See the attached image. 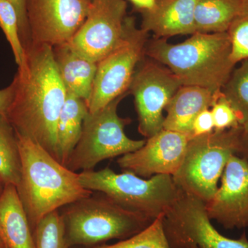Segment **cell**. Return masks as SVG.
<instances>
[{
  "label": "cell",
  "instance_id": "cell-1",
  "mask_svg": "<svg viewBox=\"0 0 248 248\" xmlns=\"http://www.w3.org/2000/svg\"><path fill=\"white\" fill-rule=\"evenodd\" d=\"M14 81L16 91L8 120L16 133L37 142L59 161L57 125L67 92L59 76L53 46H28Z\"/></svg>",
  "mask_w": 248,
  "mask_h": 248
},
{
  "label": "cell",
  "instance_id": "cell-2",
  "mask_svg": "<svg viewBox=\"0 0 248 248\" xmlns=\"http://www.w3.org/2000/svg\"><path fill=\"white\" fill-rule=\"evenodd\" d=\"M21 159L18 194L33 232L48 214L89 197L93 192L37 142L17 133Z\"/></svg>",
  "mask_w": 248,
  "mask_h": 248
},
{
  "label": "cell",
  "instance_id": "cell-3",
  "mask_svg": "<svg viewBox=\"0 0 248 248\" xmlns=\"http://www.w3.org/2000/svg\"><path fill=\"white\" fill-rule=\"evenodd\" d=\"M228 32H195L182 43L165 38L147 42L145 55L172 72L183 86H195L221 92L235 66Z\"/></svg>",
  "mask_w": 248,
  "mask_h": 248
},
{
  "label": "cell",
  "instance_id": "cell-4",
  "mask_svg": "<svg viewBox=\"0 0 248 248\" xmlns=\"http://www.w3.org/2000/svg\"><path fill=\"white\" fill-rule=\"evenodd\" d=\"M66 205L61 214L70 248L95 247L126 239L149 226L151 220L120 206L98 192Z\"/></svg>",
  "mask_w": 248,
  "mask_h": 248
},
{
  "label": "cell",
  "instance_id": "cell-5",
  "mask_svg": "<svg viewBox=\"0 0 248 248\" xmlns=\"http://www.w3.org/2000/svg\"><path fill=\"white\" fill-rule=\"evenodd\" d=\"M79 178L86 190L104 194L122 208L152 221L167 213L181 192L169 174L143 179L130 171L119 174L107 167L82 171Z\"/></svg>",
  "mask_w": 248,
  "mask_h": 248
},
{
  "label": "cell",
  "instance_id": "cell-6",
  "mask_svg": "<svg viewBox=\"0 0 248 248\" xmlns=\"http://www.w3.org/2000/svg\"><path fill=\"white\" fill-rule=\"evenodd\" d=\"M241 125L191 138L180 168L172 176L180 190L207 203L216 193L228 161L239 155Z\"/></svg>",
  "mask_w": 248,
  "mask_h": 248
},
{
  "label": "cell",
  "instance_id": "cell-7",
  "mask_svg": "<svg viewBox=\"0 0 248 248\" xmlns=\"http://www.w3.org/2000/svg\"><path fill=\"white\" fill-rule=\"evenodd\" d=\"M127 94L88 113L79 141L66 165L68 169L76 172L91 170L103 161L132 153L145 144L146 140H132L124 132L131 120L120 117L117 108Z\"/></svg>",
  "mask_w": 248,
  "mask_h": 248
},
{
  "label": "cell",
  "instance_id": "cell-8",
  "mask_svg": "<svg viewBox=\"0 0 248 248\" xmlns=\"http://www.w3.org/2000/svg\"><path fill=\"white\" fill-rule=\"evenodd\" d=\"M135 25L125 0H91L87 17L67 44L97 63L125 42Z\"/></svg>",
  "mask_w": 248,
  "mask_h": 248
},
{
  "label": "cell",
  "instance_id": "cell-9",
  "mask_svg": "<svg viewBox=\"0 0 248 248\" xmlns=\"http://www.w3.org/2000/svg\"><path fill=\"white\" fill-rule=\"evenodd\" d=\"M164 228L170 248H248L246 232L236 239L223 236L212 224L205 202L182 190L164 215Z\"/></svg>",
  "mask_w": 248,
  "mask_h": 248
},
{
  "label": "cell",
  "instance_id": "cell-10",
  "mask_svg": "<svg viewBox=\"0 0 248 248\" xmlns=\"http://www.w3.org/2000/svg\"><path fill=\"white\" fill-rule=\"evenodd\" d=\"M182 86L167 67L153 59L144 57L139 63L129 92L135 98L139 132L145 138H151L164 129L163 111Z\"/></svg>",
  "mask_w": 248,
  "mask_h": 248
},
{
  "label": "cell",
  "instance_id": "cell-11",
  "mask_svg": "<svg viewBox=\"0 0 248 248\" xmlns=\"http://www.w3.org/2000/svg\"><path fill=\"white\" fill-rule=\"evenodd\" d=\"M147 37L148 32L135 25L125 42L97 63L92 93L87 103L89 112L100 110L128 94L135 70L146 56Z\"/></svg>",
  "mask_w": 248,
  "mask_h": 248
},
{
  "label": "cell",
  "instance_id": "cell-12",
  "mask_svg": "<svg viewBox=\"0 0 248 248\" xmlns=\"http://www.w3.org/2000/svg\"><path fill=\"white\" fill-rule=\"evenodd\" d=\"M91 2V0H27L31 45L53 47L68 43L87 17Z\"/></svg>",
  "mask_w": 248,
  "mask_h": 248
},
{
  "label": "cell",
  "instance_id": "cell-13",
  "mask_svg": "<svg viewBox=\"0 0 248 248\" xmlns=\"http://www.w3.org/2000/svg\"><path fill=\"white\" fill-rule=\"evenodd\" d=\"M190 138L185 134L162 129L147 139L140 149L117 160L124 171H130L143 179L157 174L174 176L180 168Z\"/></svg>",
  "mask_w": 248,
  "mask_h": 248
},
{
  "label": "cell",
  "instance_id": "cell-14",
  "mask_svg": "<svg viewBox=\"0 0 248 248\" xmlns=\"http://www.w3.org/2000/svg\"><path fill=\"white\" fill-rule=\"evenodd\" d=\"M221 178V186L205 203L209 217L226 229L248 228V161L233 155Z\"/></svg>",
  "mask_w": 248,
  "mask_h": 248
},
{
  "label": "cell",
  "instance_id": "cell-15",
  "mask_svg": "<svg viewBox=\"0 0 248 248\" xmlns=\"http://www.w3.org/2000/svg\"><path fill=\"white\" fill-rule=\"evenodd\" d=\"M197 0H156L154 7L141 11V29L157 38L195 33V9Z\"/></svg>",
  "mask_w": 248,
  "mask_h": 248
},
{
  "label": "cell",
  "instance_id": "cell-16",
  "mask_svg": "<svg viewBox=\"0 0 248 248\" xmlns=\"http://www.w3.org/2000/svg\"><path fill=\"white\" fill-rule=\"evenodd\" d=\"M221 94V92L214 93L200 86H181L165 108L167 115L163 128L192 138V124L196 117L213 107Z\"/></svg>",
  "mask_w": 248,
  "mask_h": 248
},
{
  "label": "cell",
  "instance_id": "cell-17",
  "mask_svg": "<svg viewBox=\"0 0 248 248\" xmlns=\"http://www.w3.org/2000/svg\"><path fill=\"white\" fill-rule=\"evenodd\" d=\"M0 237L7 248H35L25 209L13 184L5 185L0 194Z\"/></svg>",
  "mask_w": 248,
  "mask_h": 248
},
{
  "label": "cell",
  "instance_id": "cell-18",
  "mask_svg": "<svg viewBox=\"0 0 248 248\" xmlns=\"http://www.w3.org/2000/svg\"><path fill=\"white\" fill-rule=\"evenodd\" d=\"M57 69L67 93L87 104L92 93L97 63L81 56L68 44L53 47Z\"/></svg>",
  "mask_w": 248,
  "mask_h": 248
},
{
  "label": "cell",
  "instance_id": "cell-19",
  "mask_svg": "<svg viewBox=\"0 0 248 248\" xmlns=\"http://www.w3.org/2000/svg\"><path fill=\"white\" fill-rule=\"evenodd\" d=\"M89 112L84 100L67 93L57 125L59 161L63 166H66L79 141L84 120Z\"/></svg>",
  "mask_w": 248,
  "mask_h": 248
},
{
  "label": "cell",
  "instance_id": "cell-20",
  "mask_svg": "<svg viewBox=\"0 0 248 248\" xmlns=\"http://www.w3.org/2000/svg\"><path fill=\"white\" fill-rule=\"evenodd\" d=\"M241 4V0H197L194 16L196 32H228Z\"/></svg>",
  "mask_w": 248,
  "mask_h": 248
},
{
  "label": "cell",
  "instance_id": "cell-21",
  "mask_svg": "<svg viewBox=\"0 0 248 248\" xmlns=\"http://www.w3.org/2000/svg\"><path fill=\"white\" fill-rule=\"evenodd\" d=\"M21 159L17 133L7 117L0 115V182L16 187L20 179Z\"/></svg>",
  "mask_w": 248,
  "mask_h": 248
},
{
  "label": "cell",
  "instance_id": "cell-22",
  "mask_svg": "<svg viewBox=\"0 0 248 248\" xmlns=\"http://www.w3.org/2000/svg\"><path fill=\"white\" fill-rule=\"evenodd\" d=\"M234 109L240 124L248 121V59L240 62L221 90Z\"/></svg>",
  "mask_w": 248,
  "mask_h": 248
},
{
  "label": "cell",
  "instance_id": "cell-23",
  "mask_svg": "<svg viewBox=\"0 0 248 248\" xmlns=\"http://www.w3.org/2000/svg\"><path fill=\"white\" fill-rule=\"evenodd\" d=\"M164 217L161 215L143 231L115 244H102L92 248H170L165 234Z\"/></svg>",
  "mask_w": 248,
  "mask_h": 248
},
{
  "label": "cell",
  "instance_id": "cell-24",
  "mask_svg": "<svg viewBox=\"0 0 248 248\" xmlns=\"http://www.w3.org/2000/svg\"><path fill=\"white\" fill-rule=\"evenodd\" d=\"M32 232L35 248H71L67 242L64 225L59 210L41 219Z\"/></svg>",
  "mask_w": 248,
  "mask_h": 248
},
{
  "label": "cell",
  "instance_id": "cell-25",
  "mask_svg": "<svg viewBox=\"0 0 248 248\" xmlns=\"http://www.w3.org/2000/svg\"><path fill=\"white\" fill-rule=\"evenodd\" d=\"M0 28L11 46L16 63L21 66L25 58V50L19 35L17 14L9 0H0Z\"/></svg>",
  "mask_w": 248,
  "mask_h": 248
},
{
  "label": "cell",
  "instance_id": "cell-26",
  "mask_svg": "<svg viewBox=\"0 0 248 248\" xmlns=\"http://www.w3.org/2000/svg\"><path fill=\"white\" fill-rule=\"evenodd\" d=\"M228 33L231 41L232 60L236 65L248 59V0H241L239 12Z\"/></svg>",
  "mask_w": 248,
  "mask_h": 248
},
{
  "label": "cell",
  "instance_id": "cell-27",
  "mask_svg": "<svg viewBox=\"0 0 248 248\" xmlns=\"http://www.w3.org/2000/svg\"><path fill=\"white\" fill-rule=\"evenodd\" d=\"M211 112L215 124V130L216 131L236 128L241 125L234 109L226 98L223 97L222 93L211 107Z\"/></svg>",
  "mask_w": 248,
  "mask_h": 248
},
{
  "label": "cell",
  "instance_id": "cell-28",
  "mask_svg": "<svg viewBox=\"0 0 248 248\" xmlns=\"http://www.w3.org/2000/svg\"><path fill=\"white\" fill-rule=\"evenodd\" d=\"M16 10L19 20V35L24 49L31 45L30 33L28 26L26 2L27 0H9Z\"/></svg>",
  "mask_w": 248,
  "mask_h": 248
},
{
  "label": "cell",
  "instance_id": "cell-29",
  "mask_svg": "<svg viewBox=\"0 0 248 248\" xmlns=\"http://www.w3.org/2000/svg\"><path fill=\"white\" fill-rule=\"evenodd\" d=\"M215 124L210 108L205 109L196 117L192 124V138L213 133Z\"/></svg>",
  "mask_w": 248,
  "mask_h": 248
},
{
  "label": "cell",
  "instance_id": "cell-30",
  "mask_svg": "<svg viewBox=\"0 0 248 248\" xmlns=\"http://www.w3.org/2000/svg\"><path fill=\"white\" fill-rule=\"evenodd\" d=\"M15 91L16 84L14 80L9 86L0 90V115H7L8 111L14 100Z\"/></svg>",
  "mask_w": 248,
  "mask_h": 248
},
{
  "label": "cell",
  "instance_id": "cell-31",
  "mask_svg": "<svg viewBox=\"0 0 248 248\" xmlns=\"http://www.w3.org/2000/svg\"><path fill=\"white\" fill-rule=\"evenodd\" d=\"M238 156L248 162V121L241 124L240 135V150Z\"/></svg>",
  "mask_w": 248,
  "mask_h": 248
},
{
  "label": "cell",
  "instance_id": "cell-32",
  "mask_svg": "<svg viewBox=\"0 0 248 248\" xmlns=\"http://www.w3.org/2000/svg\"><path fill=\"white\" fill-rule=\"evenodd\" d=\"M137 9L143 11V10L151 9L154 7L156 0H130Z\"/></svg>",
  "mask_w": 248,
  "mask_h": 248
},
{
  "label": "cell",
  "instance_id": "cell-33",
  "mask_svg": "<svg viewBox=\"0 0 248 248\" xmlns=\"http://www.w3.org/2000/svg\"><path fill=\"white\" fill-rule=\"evenodd\" d=\"M0 248H7L6 246H5L4 243L3 242L2 239L0 237Z\"/></svg>",
  "mask_w": 248,
  "mask_h": 248
},
{
  "label": "cell",
  "instance_id": "cell-34",
  "mask_svg": "<svg viewBox=\"0 0 248 248\" xmlns=\"http://www.w3.org/2000/svg\"><path fill=\"white\" fill-rule=\"evenodd\" d=\"M186 248H197V246H188V247H187Z\"/></svg>",
  "mask_w": 248,
  "mask_h": 248
}]
</instances>
